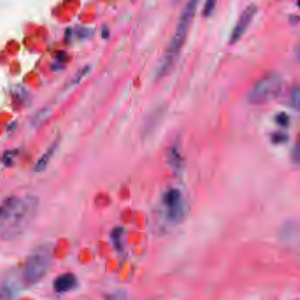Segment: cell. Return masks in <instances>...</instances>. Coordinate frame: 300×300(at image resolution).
Here are the masks:
<instances>
[{
  "mask_svg": "<svg viewBox=\"0 0 300 300\" xmlns=\"http://www.w3.org/2000/svg\"><path fill=\"white\" fill-rule=\"evenodd\" d=\"M290 20L294 24L298 23L299 20H300V17L297 14H293V15H291V17H290Z\"/></svg>",
  "mask_w": 300,
  "mask_h": 300,
  "instance_id": "603a6c76",
  "label": "cell"
},
{
  "mask_svg": "<svg viewBox=\"0 0 300 300\" xmlns=\"http://www.w3.org/2000/svg\"><path fill=\"white\" fill-rule=\"evenodd\" d=\"M37 207L35 197L6 198L0 205V237L12 240L24 233L33 222Z\"/></svg>",
  "mask_w": 300,
  "mask_h": 300,
  "instance_id": "6da1fadb",
  "label": "cell"
},
{
  "mask_svg": "<svg viewBox=\"0 0 300 300\" xmlns=\"http://www.w3.org/2000/svg\"><path fill=\"white\" fill-rule=\"evenodd\" d=\"M291 157H292V160L294 161V163H296V164L300 163V146L299 142H297L295 146H293V149H292V151H291Z\"/></svg>",
  "mask_w": 300,
  "mask_h": 300,
  "instance_id": "ffe728a7",
  "label": "cell"
},
{
  "mask_svg": "<svg viewBox=\"0 0 300 300\" xmlns=\"http://www.w3.org/2000/svg\"><path fill=\"white\" fill-rule=\"evenodd\" d=\"M56 58L58 63H65L68 60V54L66 51H58L56 54Z\"/></svg>",
  "mask_w": 300,
  "mask_h": 300,
  "instance_id": "7402d4cb",
  "label": "cell"
},
{
  "mask_svg": "<svg viewBox=\"0 0 300 300\" xmlns=\"http://www.w3.org/2000/svg\"><path fill=\"white\" fill-rule=\"evenodd\" d=\"M197 7V0H190L186 3L180 15L178 23L174 30V34L169 41L168 45L164 55L160 60V64L156 69V78L160 79L168 73L173 68L174 63L178 58L184 42L188 35V29L192 22Z\"/></svg>",
  "mask_w": 300,
  "mask_h": 300,
  "instance_id": "7a4b0ae2",
  "label": "cell"
},
{
  "mask_svg": "<svg viewBox=\"0 0 300 300\" xmlns=\"http://www.w3.org/2000/svg\"><path fill=\"white\" fill-rule=\"evenodd\" d=\"M109 33H110V31L108 28H104L102 29V37L108 38L109 36Z\"/></svg>",
  "mask_w": 300,
  "mask_h": 300,
  "instance_id": "cb8c5ba5",
  "label": "cell"
},
{
  "mask_svg": "<svg viewBox=\"0 0 300 300\" xmlns=\"http://www.w3.org/2000/svg\"><path fill=\"white\" fill-rule=\"evenodd\" d=\"M283 79L276 71H270L261 77L248 94V100L251 103L264 104L272 100L281 93Z\"/></svg>",
  "mask_w": 300,
  "mask_h": 300,
  "instance_id": "277c9868",
  "label": "cell"
},
{
  "mask_svg": "<svg viewBox=\"0 0 300 300\" xmlns=\"http://www.w3.org/2000/svg\"><path fill=\"white\" fill-rule=\"evenodd\" d=\"M168 163L175 170H179L183 166V157L176 146H172L169 150Z\"/></svg>",
  "mask_w": 300,
  "mask_h": 300,
  "instance_id": "30bf717a",
  "label": "cell"
},
{
  "mask_svg": "<svg viewBox=\"0 0 300 300\" xmlns=\"http://www.w3.org/2000/svg\"><path fill=\"white\" fill-rule=\"evenodd\" d=\"M181 197L182 195L177 188H170L165 193L163 200L165 204L170 209L171 214L175 213V211L178 209L181 202Z\"/></svg>",
  "mask_w": 300,
  "mask_h": 300,
  "instance_id": "52a82bcc",
  "label": "cell"
},
{
  "mask_svg": "<svg viewBox=\"0 0 300 300\" xmlns=\"http://www.w3.org/2000/svg\"><path fill=\"white\" fill-rule=\"evenodd\" d=\"M0 300H14L13 293L10 289L3 287L0 289Z\"/></svg>",
  "mask_w": 300,
  "mask_h": 300,
  "instance_id": "44dd1931",
  "label": "cell"
},
{
  "mask_svg": "<svg viewBox=\"0 0 300 300\" xmlns=\"http://www.w3.org/2000/svg\"><path fill=\"white\" fill-rule=\"evenodd\" d=\"M275 121L277 122L278 125L281 127H287L290 124L291 122V118L289 117V115L287 113L282 112L277 113L275 117Z\"/></svg>",
  "mask_w": 300,
  "mask_h": 300,
  "instance_id": "4fadbf2b",
  "label": "cell"
},
{
  "mask_svg": "<svg viewBox=\"0 0 300 300\" xmlns=\"http://www.w3.org/2000/svg\"><path fill=\"white\" fill-rule=\"evenodd\" d=\"M78 279L71 273H66L56 277L53 283L54 290L58 293H65L73 291L78 287Z\"/></svg>",
  "mask_w": 300,
  "mask_h": 300,
  "instance_id": "8992f818",
  "label": "cell"
},
{
  "mask_svg": "<svg viewBox=\"0 0 300 300\" xmlns=\"http://www.w3.org/2000/svg\"><path fill=\"white\" fill-rule=\"evenodd\" d=\"M58 144H59V141H55L51 146H50V148L46 150V152L42 155V157L38 160L36 164L34 165V167H33V170L35 172L40 173V172H42L43 170H45V168L47 167L49 162H50V160L53 157V155H54L55 151L57 149Z\"/></svg>",
  "mask_w": 300,
  "mask_h": 300,
  "instance_id": "9c48e42d",
  "label": "cell"
},
{
  "mask_svg": "<svg viewBox=\"0 0 300 300\" xmlns=\"http://www.w3.org/2000/svg\"><path fill=\"white\" fill-rule=\"evenodd\" d=\"M289 139L288 134L283 132H275L271 134V142L274 144H283Z\"/></svg>",
  "mask_w": 300,
  "mask_h": 300,
  "instance_id": "5bb4252c",
  "label": "cell"
},
{
  "mask_svg": "<svg viewBox=\"0 0 300 300\" xmlns=\"http://www.w3.org/2000/svg\"><path fill=\"white\" fill-rule=\"evenodd\" d=\"M92 33H93L92 29L86 27H79L76 29V33L80 38L89 37Z\"/></svg>",
  "mask_w": 300,
  "mask_h": 300,
  "instance_id": "d6986e66",
  "label": "cell"
},
{
  "mask_svg": "<svg viewBox=\"0 0 300 300\" xmlns=\"http://www.w3.org/2000/svg\"><path fill=\"white\" fill-rule=\"evenodd\" d=\"M90 70H91V66H84L82 69H80V70L76 73V75L74 76V78H73V80H72V83H73V84H78L79 82H80V80H82V78H83L86 73L89 72Z\"/></svg>",
  "mask_w": 300,
  "mask_h": 300,
  "instance_id": "ac0fdd59",
  "label": "cell"
},
{
  "mask_svg": "<svg viewBox=\"0 0 300 300\" xmlns=\"http://www.w3.org/2000/svg\"><path fill=\"white\" fill-rule=\"evenodd\" d=\"M289 100L291 107L295 108L297 110L300 109V89L299 84H295L291 87L290 95H289Z\"/></svg>",
  "mask_w": 300,
  "mask_h": 300,
  "instance_id": "8fae6325",
  "label": "cell"
},
{
  "mask_svg": "<svg viewBox=\"0 0 300 300\" xmlns=\"http://www.w3.org/2000/svg\"><path fill=\"white\" fill-rule=\"evenodd\" d=\"M257 9H258L257 5L253 3H251L246 6V8L239 15V19H237V22L235 23L233 29L231 33L230 39H229L230 43L233 44L235 42H238L240 37L243 35V33L247 30L249 24L251 23L252 19L256 14Z\"/></svg>",
  "mask_w": 300,
  "mask_h": 300,
  "instance_id": "5b68a950",
  "label": "cell"
},
{
  "mask_svg": "<svg viewBox=\"0 0 300 300\" xmlns=\"http://www.w3.org/2000/svg\"><path fill=\"white\" fill-rule=\"evenodd\" d=\"M50 114V109L49 108H42L40 111H38L35 116L33 117L32 122H33V125L36 126L40 122H42V120L44 118L47 117L48 115Z\"/></svg>",
  "mask_w": 300,
  "mask_h": 300,
  "instance_id": "2e32d148",
  "label": "cell"
},
{
  "mask_svg": "<svg viewBox=\"0 0 300 300\" xmlns=\"http://www.w3.org/2000/svg\"><path fill=\"white\" fill-rule=\"evenodd\" d=\"M122 233H123V229H122V227H117L111 233V238H112L113 242L115 244L116 249H117V250H121L122 249L121 238H122Z\"/></svg>",
  "mask_w": 300,
  "mask_h": 300,
  "instance_id": "7c38bea8",
  "label": "cell"
},
{
  "mask_svg": "<svg viewBox=\"0 0 300 300\" xmlns=\"http://www.w3.org/2000/svg\"><path fill=\"white\" fill-rule=\"evenodd\" d=\"M217 5V1L215 0H207L205 4L202 8V15L203 16H209L212 14V12L215 9Z\"/></svg>",
  "mask_w": 300,
  "mask_h": 300,
  "instance_id": "e0dca14e",
  "label": "cell"
},
{
  "mask_svg": "<svg viewBox=\"0 0 300 300\" xmlns=\"http://www.w3.org/2000/svg\"><path fill=\"white\" fill-rule=\"evenodd\" d=\"M17 154H18V150H6L3 155V158H2L3 163L5 166H11L14 163V157L17 156Z\"/></svg>",
  "mask_w": 300,
  "mask_h": 300,
  "instance_id": "9a60e30c",
  "label": "cell"
},
{
  "mask_svg": "<svg viewBox=\"0 0 300 300\" xmlns=\"http://www.w3.org/2000/svg\"><path fill=\"white\" fill-rule=\"evenodd\" d=\"M51 251L46 246L35 249L28 256L23 267V280L28 286H32L42 280L51 266Z\"/></svg>",
  "mask_w": 300,
  "mask_h": 300,
  "instance_id": "3957f363",
  "label": "cell"
},
{
  "mask_svg": "<svg viewBox=\"0 0 300 300\" xmlns=\"http://www.w3.org/2000/svg\"><path fill=\"white\" fill-rule=\"evenodd\" d=\"M12 94L18 103L28 106L32 102L31 93L21 84H15L12 88Z\"/></svg>",
  "mask_w": 300,
  "mask_h": 300,
  "instance_id": "ba28073f",
  "label": "cell"
}]
</instances>
